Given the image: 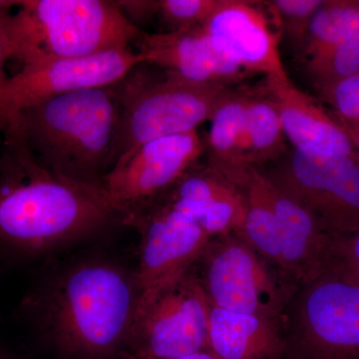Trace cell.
<instances>
[{
  "instance_id": "cell-18",
  "label": "cell",
  "mask_w": 359,
  "mask_h": 359,
  "mask_svg": "<svg viewBox=\"0 0 359 359\" xmlns=\"http://www.w3.org/2000/svg\"><path fill=\"white\" fill-rule=\"evenodd\" d=\"M209 351L219 359H283V323L211 304Z\"/></svg>"
},
{
  "instance_id": "cell-19",
  "label": "cell",
  "mask_w": 359,
  "mask_h": 359,
  "mask_svg": "<svg viewBox=\"0 0 359 359\" xmlns=\"http://www.w3.org/2000/svg\"><path fill=\"white\" fill-rule=\"evenodd\" d=\"M252 97L233 91L226 97L212 113L205 141L208 165L243 190L250 170L244 161V133L245 112Z\"/></svg>"
},
{
  "instance_id": "cell-25",
  "label": "cell",
  "mask_w": 359,
  "mask_h": 359,
  "mask_svg": "<svg viewBox=\"0 0 359 359\" xmlns=\"http://www.w3.org/2000/svg\"><path fill=\"white\" fill-rule=\"evenodd\" d=\"M327 271L359 285V230L332 237Z\"/></svg>"
},
{
  "instance_id": "cell-29",
  "label": "cell",
  "mask_w": 359,
  "mask_h": 359,
  "mask_svg": "<svg viewBox=\"0 0 359 359\" xmlns=\"http://www.w3.org/2000/svg\"><path fill=\"white\" fill-rule=\"evenodd\" d=\"M126 359H157L152 358H136V356L129 355ZM172 359H219L216 355H214L211 351H201V353L189 354V355L181 356V358H172Z\"/></svg>"
},
{
  "instance_id": "cell-14",
  "label": "cell",
  "mask_w": 359,
  "mask_h": 359,
  "mask_svg": "<svg viewBox=\"0 0 359 359\" xmlns=\"http://www.w3.org/2000/svg\"><path fill=\"white\" fill-rule=\"evenodd\" d=\"M266 91L280 115L285 138L294 150L323 157L346 156L358 159L346 127L295 87L290 77L266 78Z\"/></svg>"
},
{
  "instance_id": "cell-15",
  "label": "cell",
  "mask_w": 359,
  "mask_h": 359,
  "mask_svg": "<svg viewBox=\"0 0 359 359\" xmlns=\"http://www.w3.org/2000/svg\"><path fill=\"white\" fill-rule=\"evenodd\" d=\"M135 45L142 65L157 66L169 74L196 83L229 86L244 73L214 48L202 27L143 32Z\"/></svg>"
},
{
  "instance_id": "cell-17",
  "label": "cell",
  "mask_w": 359,
  "mask_h": 359,
  "mask_svg": "<svg viewBox=\"0 0 359 359\" xmlns=\"http://www.w3.org/2000/svg\"><path fill=\"white\" fill-rule=\"evenodd\" d=\"M163 197L211 238L241 233L244 226L245 191L209 165L191 168Z\"/></svg>"
},
{
  "instance_id": "cell-21",
  "label": "cell",
  "mask_w": 359,
  "mask_h": 359,
  "mask_svg": "<svg viewBox=\"0 0 359 359\" xmlns=\"http://www.w3.org/2000/svg\"><path fill=\"white\" fill-rule=\"evenodd\" d=\"M280 115L268 98L252 96L245 112L244 161L245 166L259 168L278 159L285 148Z\"/></svg>"
},
{
  "instance_id": "cell-27",
  "label": "cell",
  "mask_w": 359,
  "mask_h": 359,
  "mask_svg": "<svg viewBox=\"0 0 359 359\" xmlns=\"http://www.w3.org/2000/svg\"><path fill=\"white\" fill-rule=\"evenodd\" d=\"M16 1H8V0H0V96L4 91L7 80L6 72V65L7 61L11 60V51H9L8 40H7L6 32V20L8 13L15 6ZM4 131L1 117H0V134Z\"/></svg>"
},
{
  "instance_id": "cell-23",
  "label": "cell",
  "mask_w": 359,
  "mask_h": 359,
  "mask_svg": "<svg viewBox=\"0 0 359 359\" xmlns=\"http://www.w3.org/2000/svg\"><path fill=\"white\" fill-rule=\"evenodd\" d=\"M219 0H158L157 18L168 32L202 27L216 11Z\"/></svg>"
},
{
  "instance_id": "cell-9",
  "label": "cell",
  "mask_w": 359,
  "mask_h": 359,
  "mask_svg": "<svg viewBox=\"0 0 359 359\" xmlns=\"http://www.w3.org/2000/svg\"><path fill=\"white\" fill-rule=\"evenodd\" d=\"M129 226H135L141 236L135 269L137 318L162 292L192 271L211 237L164 197L135 217Z\"/></svg>"
},
{
  "instance_id": "cell-6",
  "label": "cell",
  "mask_w": 359,
  "mask_h": 359,
  "mask_svg": "<svg viewBox=\"0 0 359 359\" xmlns=\"http://www.w3.org/2000/svg\"><path fill=\"white\" fill-rule=\"evenodd\" d=\"M283 328V359H359V285L332 271L299 285Z\"/></svg>"
},
{
  "instance_id": "cell-7",
  "label": "cell",
  "mask_w": 359,
  "mask_h": 359,
  "mask_svg": "<svg viewBox=\"0 0 359 359\" xmlns=\"http://www.w3.org/2000/svg\"><path fill=\"white\" fill-rule=\"evenodd\" d=\"M193 269L212 306L282 323L299 287L235 233L210 238Z\"/></svg>"
},
{
  "instance_id": "cell-20",
  "label": "cell",
  "mask_w": 359,
  "mask_h": 359,
  "mask_svg": "<svg viewBox=\"0 0 359 359\" xmlns=\"http://www.w3.org/2000/svg\"><path fill=\"white\" fill-rule=\"evenodd\" d=\"M306 72L320 92L359 73V11L356 1L346 0L339 36L330 50Z\"/></svg>"
},
{
  "instance_id": "cell-28",
  "label": "cell",
  "mask_w": 359,
  "mask_h": 359,
  "mask_svg": "<svg viewBox=\"0 0 359 359\" xmlns=\"http://www.w3.org/2000/svg\"><path fill=\"white\" fill-rule=\"evenodd\" d=\"M116 4L135 25L157 16L158 0H125Z\"/></svg>"
},
{
  "instance_id": "cell-12",
  "label": "cell",
  "mask_w": 359,
  "mask_h": 359,
  "mask_svg": "<svg viewBox=\"0 0 359 359\" xmlns=\"http://www.w3.org/2000/svg\"><path fill=\"white\" fill-rule=\"evenodd\" d=\"M210 311L211 304L192 269L137 316L131 356L172 359L210 351Z\"/></svg>"
},
{
  "instance_id": "cell-5",
  "label": "cell",
  "mask_w": 359,
  "mask_h": 359,
  "mask_svg": "<svg viewBox=\"0 0 359 359\" xmlns=\"http://www.w3.org/2000/svg\"><path fill=\"white\" fill-rule=\"evenodd\" d=\"M139 66L121 82L114 166L148 142L198 131L233 93L228 85L196 83L167 72L158 80Z\"/></svg>"
},
{
  "instance_id": "cell-16",
  "label": "cell",
  "mask_w": 359,
  "mask_h": 359,
  "mask_svg": "<svg viewBox=\"0 0 359 359\" xmlns=\"http://www.w3.org/2000/svg\"><path fill=\"white\" fill-rule=\"evenodd\" d=\"M261 172L264 195L276 219L283 271L297 285L311 282L327 269L332 236Z\"/></svg>"
},
{
  "instance_id": "cell-26",
  "label": "cell",
  "mask_w": 359,
  "mask_h": 359,
  "mask_svg": "<svg viewBox=\"0 0 359 359\" xmlns=\"http://www.w3.org/2000/svg\"><path fill=\"white\" fill-rule=\"evenodd\" d=\"M332 105L340 123L359 126V73L321 92Z\"/></svg>"
},
{
  "instance_id": "cell-24",
  "label": "cell",
  "mask_w": 359,
  "mask_h": 359,
  "mask_svg": "<svg viewBox=\"0 0 359 359\" xmlns=\"http://www.w3.org/2000/svg\"><path fill=\"white\" fill-rule=\"evenodd\" d=\"M325 0H275L264 2L273 9L290 39L301 45L311 18Z\"/></svg>"
},
{
  "instance_id": "cell-4",
  "label": "cell",
  "mask_w": 359,
  "mask_h": 359,
  "mask_svg": "<svg viewBox=\"0 0 359 359\" xmlns=\"http://www.w3.org/2000/svg\"><path fill=\"white\" fill-rule=\"evenodd\" d=\"M6 20L11 58L22 65L128 48L142 33L107 0H21Z\"/></svg>"
},
{
  "instance_id": "cell-10",
  "label": "cell",
  "mask_w": 359,
  "mask_h": 359,
  "mask_svg": "<svg viewBox=\"0 0 359 359\" xmlns=\"http://www.w3.org/2000/svg\"><path fill=\"white\" fill-rule=\"evenodd\" d=\"M141 65L138 54L128 47L25 66L9 76L0 96L4 131L14 116L26 108L74 92L114 85Z\"/></svg>"
},
{
  "instance_id": "cell-8",
  "label": "cell",
  "mask_w": 359,
  "mask_h": 359,
  "mask_svg": "<svg viewBox=\"0 0 359 359\" xmlns=\"http://www.w3.org/2000/svg\"><path fill=\"white\" fill-rule=\"evenodd\" d=\"M264 172V171H263ZM266 177L299 203L328 235L359 230V160L292 150Z\"/></svg>"
},
{
  "instance_id": "cell-3",
  "label": "cell",
  "mask_w": 359,
  "mask_h": 359,
  "mask_svg": "<svg viewBox=\"0 0 359 359\" xmlns=\"http://www.w3.org/2000/svg\"><path fill=\"white\" fill-rule=\"evenodd\" d=\"M121 82L26 108L6 129L20 137L47 171L103 188L104 179L114 166Z\"/></svg>"
},
{
  "instance_id": "cell-13",
  "label": "cell",
  "mask_w": 359,
  "mask_h": 359,
  "mask_svg": "<svg viewBox=\"0 0 359 359\" xmlns=\"http://www.w3.org/2000/svg\"><path fill=\"white\" fill-rule=\"evenodd\" d=\"M202 29L214 48L243 72L289 78L280 55V34L257 2L219 0Z\"/></svg>"
},
{
  "instance_id": "cell-1",
  "label": "cell",
  "mask_w": 359,
  "mask_h": 359,
  "mask_svg": "<svg viewBox=\"0 0 359 359\" xmlns=\"http://www.w3.org/2000/svg\"><path fill=\"white\" fill-rule=\"evenodd\" d=\"M2 136L0 263L35 261L125 224L103 188L47 171L15 132Z\"/></svg>"
},
{
  "instance_id": "cell-31",
  "label": "cell",
  "mask_w": 359,
  "mask_h": 359,
  "mask_svg": "<svg viewBox=\"0 0 359 359\" xmlns=\"http://www.w3.org/2000/svg\"><path fill=\"white\" fill-rule=\"evenodd\" d=\"M0 359H8V358H7L6 354H4V353H2L1 351H0Z\"/></svg>"
},
{
  "instance_id": "cell-30",
  "label": "cell",
  "mask_w": 359,
  "mask_h": 359,
  "mask_svg": "<svg viewBox=\"0 0 359 359\" xmlns=\"http://www.w3.org/2000/svg\"><path fill=\"white\" fill-rule=\"evenodd\" d=\"M344 126L346 127L347 131H348L349 135H351V139H353L354 146H355L356 152H358L359 160V126H346V125H344Z\"/></svg>"
},
{
  "instance_id": "cell-22",
  "label": "cell",
  "mask_w": 359,
  "mask_h": 359,
  "mask_svg": "<svg viewBox=\"0 0 359 359\" xmlns=\"http://www.w3.org/2000/svg\"><path fill=\"white\" fill-rule=\"evenodd\" d=\"M346 0H325L314 13L301 45L306 66L325 55L339 36Z\"/></svg>"
},
{
  "instance_id": "cell-11",
  "label": "cell",
  "mask_w": 359,
  "mask_h": 359,
  "mask_svg": "<svg viewBox=\"0 0 359 359\" xmlns=\"http://www.w3.org/2000/svg\"><path fill=\"white\" fill-rule=\"evenodd\" d=\"M205 152L198 131L143 144L112 168L103 189L125 217V224L173 188Z\"/></svg>"
},
{
  "instance_id": "cell-2",
  "label": "cell",
  "mask_w": 359,
  "mask_h": 359,
  "mask_svg": "<svg viewBox=\"0 0 359 359\" xmlns=\"http://www.w3.org/2000/svg\"><path fill=\"white\" fill-rule=\"evenodd\" d=\"M137 308L135 271L93 256L43 273L22 297L18 311L59 353L105 359L130 346Z\"/></svg>"
}]
</instances>
